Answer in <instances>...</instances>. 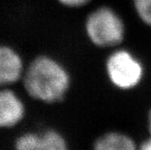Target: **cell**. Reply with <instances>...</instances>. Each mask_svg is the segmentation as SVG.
<instances>
[{"mask_svg": "<svg viewBox=\"0 0 151 150\" xmlns=\"http://www.w3.org/2000/svg\"><path fill=\"white\" fill-rule=\"evenodd\" d=\"M24 85L31 98L52 104L65 98L70 88V77L58 62L50 57L41 56L27 69Z\"/></svg>", "mask_w": 151, "mask_h": 150, "instance_id": "cell-1", "label": "cell"}, {"mask_svg": "<svg viewBox=\"0 0 151 150\" xmlns=\"http://www.w3.org/2000/svg\"><path fill=\"white\" fill-rule=\"evenodd\" d=\"M86 33L91 42L100 47L119 44L125 36V24L119 14L108 6L94 10L86 21Z\"/></svg>", "mask_w": 151, "mask_h": 150, "instance_id": "cell-2", "label": "cell"}, {"mask_svg": "<svg viewBox=\"0 0 151 150\" xmlns=\"http://www.w3.org/2000/svg\"><path fill=\"white\" fill-rule=\"evenodd\" d=\"M106 71L111 83L123 90L136 88L144 76V67L141 62L130 52L123 49L113 52L109 56Z\"/></svg>", "mask_w": 151, "mask_h": 150, "instance_id": "cell-3", "label": "cell"}, {"mask_svg": "<svg viewBox=\"0 0 151 150\" xmlns=\"http://www.w3.org/2000/svg\"><path fill=\"white\" fill-rule=\"evenodd\" d=\"M24 115L25 107L18 95L10 90H0V129L15 128Z\"/></svg>", "mask_w": 151, "mask_h": 150, "instance_id": "cell-4", "label": "cell"}, {"mask_svg": "<svg viewBox=\"0 0 151 150\" xmlns=\"http://www.w3.org/2000/svg\"><path fill=\"white\" fill-rule=\"evenodd\" d=\"M23 72V62L18 54L9 47L0 46V86L17 81Z\"/></svg>", "mask_w": 151, "mask_h": 150, "instance_id": "cell-5", "label": "cell"}, {"mask_svg": "<svg viewBox=\"0 0 151 150\" xmlns=\"http://www.w3.org/2000/svg\"><path fill=\"white\" fill-rule=\"evenodd\" d=\"M138 146L130 136L119 131H109L94 141L92 150H138Z\"/></svg>", "mask_w": 151, "mask_h": 150, "instance_id": "cell-6", "label": "cell"}, {"mask_svg": "<svg viewBox=\"0 0 151 150\" xmlns=\"http://www.w3.org/2000/svg\"><path fill=\"white\" fill-rule=\"evenodd\" d=\"M37 150H70L64 136L56 129L41 132V142Z\"/></svg>", "mask_w": 151, "mask_h": 150, "instance_id": "cell-7", "label": "cell"}, {"mask_svg": "<svg viewBox=\"0 0 151 150\" xmlns=\"http://www.w3.org/2000/svg\"><path fill=\"white\" fill-rule=\"evenodd\" d=\"M41 142V132H25L17 138L15 150H37Z\"/></svg>", "mask_w": 151, "mask_h": 150, "instance_id": "cell-8", "label": "cell"}, {"mask_svg": "<svg viewBox=\"0 0 151 150\" xmlns=\"http://www.w3.org/2000/svg\"><path fill=\"white\" fill-rule=\"evenodd\" d=\"M133 4L140 20L151 27V0H133Z\"/></svg>", "mask_w": 151, "mask_h": 150, "instance_id": "cell-9", "label": "cell"}, {"mask_svg": "<svg viewBox=\"0 0 151 150\" xmlns=\"http://www.w3.org/2000/svg\"><path fill=\"white\" fill-rule=\"evenodd\" d=\"M60 3L64 6L71 7H79L89 3L91 0H58Z\"/></svg>", "mask_w": 151, "mask_h": 150, "instance_id": "cell-10", "label": "cell"}, {"mask_svg": "<svg viewBox=\"0 0 151 150\" xmlns=\"http://www.w3.org/2000/svg\"><path fill=\"white\" fill-rule=\"evenodd\" d=\"M138 150H151V135L139 145Z\"/></svg>", "mask_w": 151, "mask_h": 150, "instance_id": "cell-11", "label": "cell"}, {"mask_svg": "<svg viewBox=\"0 0 151 150\" xmlns=\"http://www.w3.org/2000/svg\"><path fill=\"white\" fill-rule=\"evenodd\" d=\"M147 128H148V131L151 135V110L149 111L148 115H147Z\"/></svg>", "mask_w": 151, "mask_h": 150, "instance_id": "cell-12", "label": "cell"}]
</instances>
